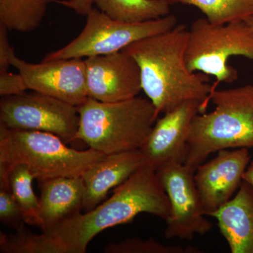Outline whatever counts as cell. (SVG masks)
<instances>
[{"label": "cell", "mask_w": 253, "mask_h": 253, "mask_svg": "<svg viewBox=\"0 0 253 253\" xmlns=\"http://www.w3.org/2000/svg\"><path fill=\"white\" fill-rule=\"evenodd\" d=\"M141 213L167 220L169 199L154 168L145 163L113 191L110 199L85 213L36 234L24 228L0 234L1 253H85L91 240L109 228L130 222Z\"/></svg>", "instance_id": "obj_1"}, {"label": "cell", "mask_w": 253, "mask_h": 253, "mask_svg": "<svg viewBox=\"0 0 253 253\" xmlns=\"http://www.w3.org/2000/svg\"><path fill=\"white\" fill-rule=\"evenodd\" d=\"M189 30L176 25L166 33L144 38L123 49L140 69L141 88L158 113H166L188 101L201 102L205 112L212 85L209 76L193 73L186 61Z\"/></svg>", "instance_id": "obj_2"}, {"label": "cell", "mask_w": 253, "mask_h": 253, "mask_svg": "<svg viewBox=\"0 0 253 253\" xmlns=\"http://www.w3.org/2000/svg\"><path fill=\"white\" fill-rule=\"evenodd\" d=\"M66 144L51 133L0 126V189H9L8 176L16 165L26 166L34 179L42 182L81 176L106 156L90 148L80 151Z\"/></svg>", "instance_id": "obj_3"}, {"label": "cell", "mask_w": 253, "mask_h": 253, "mask_svg": "<svg viewBox=\"0 0 253 253\" xmlns=\"http://www.w3.org/2000/svg\"><path fill=\"white\" fill-rule=\"evenodd\" d=\"M214 111L199 113L191 124L184 165L196 171L221 150L253 148V84L212 91Z\"/></svg>", "instance_id": "obj_4"}, {"label": "cell", "mask_w": 253, "mask_h": 253, "mask_svg": "<svg viewBox=\"0 0 253 253\" xmlns=\"http://www.w3.org/2000/svg\"><path fill=\"white\" fill-rule=\"evenodd\" d=\"M76 140L105 155L140 149L160 114L148 98L101 102L88 98L78 106Z\"/></svg>", "instance_id": "obj_5"}, {"label": "cell", "mask_w": 253, "mask_h": 253, "mask_svg": "<svg viewBox=\"0 0 253 253\" xmlns=\"http://www.w3.org/2000/svg\"><path fill=\"white\" fill-rule=\"evenodd\" d=\"M242 56L253 61V30L245 21L212 24L199 18L189 29L186 61L191 72L214 76L213 91L221 83H232L239 77L229 60Z\"/></svg>", "instance_id": "obj_6"}, {"label": "cell", "mask_w": 253, "mask_h": 253, "mask_svg": "<svg viewBox=\"0 0 253 253\" xmlns=\"http://www.w3.org/2000/svg\"><path fill=\"white\" fill-rule=\"evenodd\" d=\"M86 16L85 26L79 36L61 49L46 54L43 61L113 54L136 41L170 31L178 25L177 18L171 14L144 22L126 23L93 8Z\"/></svg>", "instance_id": "obj_7"}, {"label": "cell", "mask_w": 253, "mask_h": 253, "mask_svg": "<svg viewBox=\"0 0 253 253\" xmlns=\"http://www.w3.org/2000/svg\"><path fill=\"white\" fill-rule=\"evenodd\" d=\"M79 123L77 106L38 91L0 101V126L8 129L46 131L68 144L76 140Z\"/></svg>", "instance_id": "obj_8"}, {"label": "cell", "mask_w": 253, "mask_h": 253, "mask_svg": "<svg viewBox=\"0 0 253 253\" xmlns=\"http://www.w3.org/2000/svg\"><path fill=\"white\" fill-rule=\"evenodd\" d=\"M156 173L171 206L165 236L192 240L196 234L209 232L212 224L206 218L195 183V171L183 163H170L158 168Z\"/></svg>", "instance_id": "obj_9"}, {"label": "cell", "mask_w": 253, "mask_h": 253, "mask_svg": "<svg viewBox=\"0 0 253 253\" xmlns=\"http://www.w3.org/2000/svg\"><path fill=\"white\" fill-rule=\"evenodd\" d=\"M11 64L21 75L30 90L49 95L77 107L89 98L85 62L83 59L31 63L14 54Z\"/></svg>", "instance_id": "obj_10"}, {"label": "cell", "mask_w": 253, "mask_h": 253, "mask_svg": "<svg viewBox=\"0 0 253 253\" xmlns=\"http://www.w3.org/2000/svg\"><path fill=\"white\" fill-rule=\"evenodd\" d=\"M203 105L188 101L156 121L140 149L145 163L155 169L170 163L184 164L193 120L204 113Z\"/></svg>", "instance_id": "obj_11"}, {"label": "cell", "mask_w": 253, "mask_h": 253, "mask_svg": "<svg viewBox=\"0 0 253 253\" xmlns=\"http://www.w3.org/2000/svg\"><path fill=\"white\" fill-rule=\"evenodd\" d=\"M88 96L101 102H118L138 96L141 73L135 60L124 51L84 59Z\"/></svg>", "instance_id": "obj_12"}, {"label": "cell", "mask_w": 253, "mask_h": 253, "mask_svg": "<svg viewBox=\"0 0 253 253\" xmlns=\"http://www.w3.org/2000/svg\"><path fill=\"white\" fill-rule=\"evenodd\" d=\"M251 160L249 149L221 150L217 156L196 168L194 180L206 216H212L242 184Z\"/></svg>", "instance_id": "obj_13"}, {"label": "cell", "mask_w": 253, "mask_h": 253, "mask_svg": "<svg viewBox=\"0 0 253 253\" xmlns=\"http://www.w3.org/2000/svg\"><path fill=\"white\" fill-rule=\"evenodd\" d=\"M140 150L106 155L86 169L81 177L84 188L83 211H90L101 204L111 189L124 183L145 164Z\"/></svg>", "instance_id": "obj_14"}, {"label": "cell", "mask_w": 253, "mask_h": 253, "mask_svg": "<svg viewBox=\"0 0 253 253\" xmlns=\"http://www.w3.org/2000/svg\"><path fill=\"white\" fill-rule=\"evenodd\" d=\"M41 183L40 219L42 231L83 211L84 188L81 176L56 178Z\"/></svg>", "instance_id": "obj_15"}, {"label": "cell", "mask_w": 253, "mask_h": 253, "mask_svg": "<svg viewBox=\"0 0 253 253\" xmlns=\"http://www.w3.org/2000/svg\"><path fill=\"white\" fill-rule=\"evenodd\" d=\"M211 217L215 218L231 253H253V185L243 181L237 194Z\"/></svg>", "instance_id": "obj_16"}, {"label": "cell", "mask_w": 253, "mask_h": 253, "mask_svg": "<svg viewBox=\"0 0 253 253\" xmlns=\"http://www.w3.org/2000/svg\"><path fill=\"white\" fill-rule=\"evenodd\" d=\"M98 9L118 21L141 23L170 14L166 0H95Z\"/></svg>", "instance_id": "obj_17"}, {"label": "cell", "mask_w": 253, "mask_h": 253, "mask_svg": "<svg viewBox=\"0 0 253 253\" xmlns=\"http://www.w3.org/2000/svg\"><path fill=\"white\" fill-rule=\"evenodd\" d=\"M56 0H0V23L9 31L28 33L41 25L48 5Z\"/></svg>", "instance_id": "obj_18"}, {"label": "cell", "mask_w": 253, "mask_h": 253, "mask_svg": "<svg viewBox=\"0 0 253 253\" xmlns=\"http://www.w3.org/2000/svg\"><path fill=\"white\" fill-rule=\"evenodd\" d=\"M169 5L196 6L212 24L245 21L253 16V0H166Z\"/></svg>", "instance_id": "obj_19"}, {"label": "cell", "mask_w": 253, "mask_h": 253, "mask_svg": "<svg viewBox=\"0 0 253 253\" xmlns=\"http://www.w3.org/2000/svg\"><path fill=\"white\" fill-rule=\"evenodd\" d=\"M33 179L28 168L22 164L14 166L8 176L10 191L21 208L24 223L41 227L40 201L33 190Z\"/></svg>", "instance_id": "obj_20"}, {"label": "cell", "mask_w": 253, "mask_h": 253, "mask_svg": "<svg viewBox=\"0 0 253 253\" xmlns=\"http://www.w3.org/2000/svg\"><path fill=\"white\" fill-rule=\"evenodd\" d=\"M194 248L166 246L154 239L142 240L131 238L105 246L106 253H199Z\"/></svg>", "instance_id": "obj_21"}, {"label": "cell", "mask_w": 253, "mask_h": 253, "mask_svg": "<svg viewBox=\"0 0 253 253\" xmlns=\"http://www.w3.org/2000/svg\"><path fill=\"white\" fill-rule=\"evenodd\" d=\"M0 221L16 231L23 227V217L21 208L9 189H0Z\"/></svg>", "instance_id": "obj_22"}, {"label": "cell", "mask_w": 253, "mask_h": 253, "mask_svg": "<svg viewBox=\"0 0 253 253\" xmlns=\"http://www.w3.org/2000/svg\"><path fill=\"white\" fill-rule=\"evenodd\" d=\"M28 90L24 80L19 73H10L9 71L0 72V95L3 96L23 94Z\"/></svg>", "instance_id": "obj_23"}, {"label": "cell", "mask_w": 253, "mask_h": 253, "mask_svg": "<svg viewBox=\"0 0 253 253\" xmlns=\"http://www.w3.org/2000/svg\"><path fill=\"white\" fill-rule=\"evenodd\" d=\"M9 30L0 23V72L8 71L11 66V59L15 54L8 37Z\"/></svg>", "instance_id": "obj_24"}, {"label": "cell", "mask_w": 253, "mask_h": 253, "mask_svg": "<svg viewBox=\"0 0 253 253\" xmlns=\"http://www.w3.org/2000/svg\"><path fill=\"white\" fill-rule=\"evenodd\" d=\"M59 4L63 5L76 11L82 16H86L93 9L95 0H56Z\"/></svg>", "instance_id": "obj_25"}, {"label": "cell", "mask_w": 253, "mask_h": 253, "mask_svg": "<svg viewBox=\"0 0 253 253\" xmlns=\"http://www.w3.org/2000/svg\"><path fill=\"white\" fill-rule=\"evenodd\" d=\"M243 179L253 185V162L250 163L248 166L247 169L245 171Z\"/></svg>", "instance_id": "obj_26"}, {"label": "cell", "mask_w": 253, "mask_h": 253, "mask_svg": "<svg viewBox=\"0 0 253 253\" xmlns=\"http://www.w3.org/2000/svg\"><path fill=\"white\" fill-rule=\"evenodd\" d=\"M245 21H246V22L249 25L250 27L252 28V29L253 30V17L246 18V19L245 20Z\"/></svg>", "instance_id": "obj_27"}]
</instances>
